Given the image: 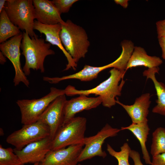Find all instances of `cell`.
<instances>
[{"label":"cell","instance_id":"1","mask_svg":"<svg viewBox=\"0 0 165 165\" xmlns=\"http://www.w3.org/2000/svg\"><path fill=\"white\" fill-rule=\"evenodd\" d=\"M126 71L113 68L109 72L108 78L97 86L87 90H78L71 85H68L64 90L65 94L68 96L90 94L99 95L102 99V104L106 107L110 108L116 103L115 98L121 94L122 87L125 83L123 78Z\"/></svg>","mask_w":165,"mask_h":165},{"label":"cell","instance_id":"2","mask_svg":"<svg viewBox=\"0 0 165 165\" xmlns=\"http://www.w3.org/2000/svg\"><path fill=\"white\" fill-rule=\"evenodd\" d=\"M45 42L44 39L39 38L36 34L31 37L28 33L23 32L20 48L25 58L22 69L26 76L30 74L31 69L44 73L45 58L55 54L54 51L50 49L51 44Z\"/></svg>","mask_w":165,"mask_h":165},{"label":"cell","instance_id":"3","mask_svg":"<svg viewBox=\"0 0 165 165\" xmlns=\"http://www.w3.org/2000/svg\"><path fill=\"white\" fill-rule=\"evenodd\" d=\"M61 24L60 36L62 43L77 64L80 59L85 57L88 51L90 43L87 34L83 28L70 20Z\"/></svg>","mask_w":165,"mask_h":165},{"label":"cell","instance_id":"4","mask_svg":"<svg viewBox=\"0 0 165 165\" xmlns=\"http://www.w3.org/2000/svg\"><path fill=\"white\" fill-rule=\"evenodd\" d=\"M5 9L13 24L31 37L36 35L34 31L35 18L33 0H7Z\"/></svg>","mask_w":165,"mask_h":165},{"label":"cell","instance_id":"5","mask_svg":"<svg viewBox=\"0 0 165 165\" xmlns=\"http://www.w3.org/2000/svg\"><path fill=\"white\" fill-rule=\"evenodd\" d=\"M86 122L85 117H75L62 126L51 141V150L72 145L84 144Z\"/></svg>","mask_w":165,"mask_h":165},{"label":"cell","instance_id":"6","mask_svg":"<svg viewBox=\"0 0 165 165\" xmlns=\"http://www.w3.org/2000/svg\"><path fill=\"white\" fill-rule=\"evenodd\" d=\"M64 94H65L64 90L52 87L50 92L41 98L18 100L16 103L20 111L21 123L25 125L38 121L50 104L57 97Z\"/></svg>","mask_w":165,"mask_h":165},{"label":"cell","instance_id":"7","mask_svg":"<svg viewBox=\"0 0 165 165\" xmlns=\"http://www.w3.org/2000/svg\"><path fill=\"white\" fill-rule=\"evenodd\" d=\"M50 130L46 124L38 121L35 123L23 125L22 127L9 135L6 141L20 150L32 143L50 137Z\"/></svg>","mask_w":165,"mask_h":165},{"label":"cell","instance_id":"8","mask_svg":"<svg viewBox=\"0 0 165 165\" xmlns=\"http://www.w3.org/2000/svg\"><path fill=\"white\" fill-rule=\"evenodd\" d=\"M120 129L114 128L108 124L105 125L94 136L85 137V147L79 156V162L90 159L96 156L105 158L106 152L102 149V146L106 139L116 136Z\"/></svg>","mask_w":165,"mask_h":165},{"label":"cell","instance_id":"9","mask_svg":"<svg viewBox=\"0 0 165 165\" xmlns=\"http://www.w3.org/2000/svg\"><path fill=\"white\" fill-rule=\"evenodd\" d=\"M23 38V33L13 37L0 44L1 51L12 63L15 71L13 79L14 85L16 86L21 82L27 87L30 83L23 71L20 61V48Z\"/></svg>","mask_w":165,"mask_h":165},{"label":"cell","instance_id":"10","mask_svg":"<svg viewBox=\"0 0 165 165\" xmlns=\"http://www.w3.org/2000/svg\"><path fill=\"white\" fill-rule=\"evenodd\" d=\"M65 94L57 97L47 108L38 120L46 124L50 130L51 141L64 121V107L67 101Z\"/></svg>","mask_w":165,"mask_h":165},{"label":"cell","instance_id":"11","mask_svg":"<svg viewBox=\"0 0 165 165\" xmlns=\"http://www.w3.org/2000/svg\"><path fill=\"white\" fill-rule=\"evenodd\" d=\"M84 144L72 145L50 150L38 165H77Z\"/></svg>","mask_w":165,"mask_h":165},{"label":"cell","instance_id":"12","mask_svg":"<svg viewBox=\"0 0 165 165\" xmlns=\"http://www.w3.org/2000/svg\"><path fill=\"white\" fill-rule=\"evenodd\" d=\"M51 140L50 137L30 143L20 150L14 152L24 164L39 163L51 150Z\"/></svg>","mask_w":165,"mask_h":165},{"label":"cell","instance_id":"13","mask_svg":"<svg viewBox=\"0 0 165 165\" xmlns=\"http://www.w3.org/2000/svg\"><path fill=\"white\" fill-rule=\"evenodd\" d=\"M61 28L60 24L47 25L40 23L37 20L34 21V29L37 30L41 34H43L46 37L45 41L53 45L57 46L65 56L68 64L64 70H68L70 68L75 70L77 67V64L65 50L62 43L60 36Z\"/></svg>","mask_w":165,"mask_h":165},{"label":"cell","instance_id":"14","mask_svg":"<svg viewBox=\"0 0 165 165\" xmlns=\"http://www.w3.org/2000/svg\"><path fill=\"white\" fill-rule=\"evenodd\" d=\"M102 102L101 98L99 96L90 97L82 95L70 100H67L64 107V121L63 125L74 118L77 113L96 108Z\"/></svg>","mask_w":165,"mask_h":165},{"label":"cell","instance_id":"15","mask_svg":"<svg viewBox=\"0 0 165 165\" xmlns=\"http://www.w3.org/2000/svg\"><path fill=\"white\" fill-rule=\"evenodd\" d=\"M35 18L40 23L47 25L64 24L60 13L52 1L33 0Z\"/></svg>","mask_w":165,"mask_h":165},{"label":"cell","instance_id":"16","mask_svg":"<svg viewBox=\"0 0 165 165\" xmlns=\"http://www.w3.org/2000/svg\"><path fill=\"white\" fill-rule=\"evenodd\" d=\"M150 94L147 93L137 98L132 105H126L117 99L116 103L122 106L131 118L132 123H139L148 122L147 118L151 101Z\"/></svg>","mask_w":165,"mask_h":165},{"label":"cell","instance_id":"17","mask_svg":"<svg viewBox=\"0 0 165 165\" xmlns=\"http://www.w3.org/2000/svg\"><path fill=\"white\" fill-rule=\"evenodd\" d=\"M113 68L119 70L123 68V65L120 59L118 58L113 62L101 67H93L86 65L83 68L75 74L59 77L60 81L64 80L76 79L82 81H89L96 78L98 74L105 69Z\"/></svg>","mask_w":165,"mask_h":165},{"label":"cell","instance_id":"18","mask_svg":"<svg viewBox=\"0 0 165 165\" xmlns=\"http://www.w3.org/2000/svg\"><path fill=\"white\" fill-rule=\"evenodd\" d=\"M162 63L163 61L160 57L149 56L143 48L135 46L128 63L126 70L139 66H144L148 68L159 67Z\"/></svg>","mask_w":165,"mask_h":165},{"label":"cell","instance_id":"19","mask_svg":"<svg viewBox=\"0 0 165 165\" xmlns=\"http://www.w3.org/2000/svg\"><path fill=\"white\" fill-rule=\"evenodd\" d=\"M159 67L149 68L145 70L143 74L147 79H149L152 81L156 91L157 105L153 108L152 112L165 116V85L159 82L155 76L156 74L159 73Z\"/></svg>","mask_w":165,"mask_h":165},{"label":"cell","instance_id":"20","mask_svg":"<svg viewBox=\"0 0 165 165\" xmlns=\"http://www.w3.org/2000/svg\"><path fill=\"white\" fill-rule=\"evenodd\" d=\"M120 129L121 130H130L136 138L141 146L143 159L146 163L150 165L151 161L146 145L150 130L148 122L139 123H132L128 126L121 127Z\"/></svg>","mask_w":165,"mask_h":165},{"label":"cell","instance_id":"21","mask_svg":"<svg viewBox=\"0 0 165 165\" xmlns=\"http://www.w3.org/2000/svg\"><path fill=\"white\" fill-rule=\"evenodd\" d=\"M20 28L15 25L9 18L4 9L0 13V43H2L10 38L20 33Z\"/></svg>","mask_w":165,"mask_h":165},{"label":"cell","instance_id":"22","mask_svg":"<svg viewBox=\"0 0 165 165\" xmlns=\"http://www.w3.org/2000/svg\"><path fill=\"white\" fill-rule=\"evenodd\" d=\"M150 153L154 157L165 153V128L159 127L152 133Z\"/></svg>","mask_w":165,"mask_h":165},{"label":"cell","instance_id":"23","mask_svg":"<svg viewBox=\"0 0 165 165\" xmlns=\"http://www.w3.org/2000/svg\"><path fill=\"white\" fill-rule=\"evenodd\" d=\"M11 148H4L0 145V165H24Z\"/></svg>","mask_w":165,"mask_h":165},{"label":"cell","instance_id":"24","mask_svg":"<svg viewBox=\"0 0 165 165\" xmlns=\"http://www.w3.org/2000/svg\"><path fill=\"white\" fill-rule=\"evenodd\" d=\"M120 151H116L109 144L107 145V150L109 154L117 160L118 165H131L129 162V154L131 150L127 143H125L120 147Z\"/></svg>","mask_w":165,"mask_h":165},{"label":"cell","instance_id":"25","mask_svg":"<svg viewBox=\"0 0 165 165\" xmlns=\"http://www.w3.org/2000/svg\"><path fill=\"white\" fill-rule=\"evenodd\" d=\"M77 0H53L52 1L60 13H68L73 5Z\"/></svg>","mask_w":165,"mask_h":165},{"label":"cell","instance_id":"26","mask_svg":"<svg viewBox=\"0 0 165 165\" xmlns=\"http://www.w3.org/2000/svg\"><path fill=\"white\" fill-rule=\"evenodd\" d=\"M156 24L158 38L165 37V19L157 21Z\"/></svg>","mask_w":165,"mask_h":165},{"label":"cell","instance_id":"27","mask_svg":"<svg viewBox=\"0 0 165 165\" xmlns=\"http://www.w3.org/2000/svg\"><path fill=\"white\" fill-rule=\"evenodd\" d=\"M150 165H165V153L152 157Z\"/></svg>","mask_w":165,"mask_h":165},{"label":"cell","instance_id":"28","mask_svg":"<svg viewBox=\"0 0 165 165\" xmlns=\"http://www.w3.org/2000/svg\"><path fill=\"white\" fill-rule=\"evenodd\" d=\"M129 157L133 160L134 165H143L141 160L140 154L138 152L131 149Z\"/></svg>","mask_w":165,"mask_h":165},{"label":"cell","instance_id":"29","mask_svg":"<svg viewBox=\"0 0 165 165\" xmlns=\"http://www.w3.org/2000/svg\"><path fill=\"white\" fill-rule=\"evenodd\" d=\"M158 40L162 51V57L165 60V37L159 38Z\"/></svg>","mask_w":165,"mask_h":165},{"label":"cell","instance_id":"30","mask_svg":"<svg viewBox=\"0 0 165 165\" xmlns=\"http://www.w3.org/2000/svg\"><path fill=\"white\" fill-rule=\"evenodd\" d=\"M115 2L117 4L119 5L124 8H127L129 5V0H115Z\"/></svg>","mask_w":165,"mask_h":165},{"label":"cell","instance_id":"31","mask_svg":"<svg viewBox=\"0 0 165 165\" xmlns=\"http://www.w3.org/2000/svg\"><path fill=\"white\" fill-rule=\"evenodd\" d=\"M6 57L3 53L0 52V63L2 64H3L6 62Z\"/></svg>","mask_w":165,"mask_h":165},{"label":"cell","instance_id":"32","mask_svg":"<svg viewBox=\"0 0 165 165\" xmlns=\"http://www.w3.org/2000/svg\"><path fill=\"white\" fill-rule=\"evenodd\" d=\"M6 1V0H0V13L5 9Z\"/></svg>","mask_w":165,"mask_h":165},{"label":"cell","instance_id":"33","mask_svg":"<svg viewBox=\"0 0 165 165\" xmlns=\"http://www.w3.org/2000/svg\"><path fill=\"white\" fill-rule=\"evenodd\" d=\"M38 164H39L38 163H35L33 165H38Z\"/></svg>","mask_w":165,"mask_h":165},{"label":"cell","instance_id":"34","mask_svg":"<svg viewBox=\"0 0 165 165\" xmlns=\"http://www.w3.org/2000/svg\"><path fill=\"white\" fill-rule=\"evenodd\" d=\"M77 165H81V164H78Z\"/></svg>","mask_w":165,"mask_h":165}]
</instances>
